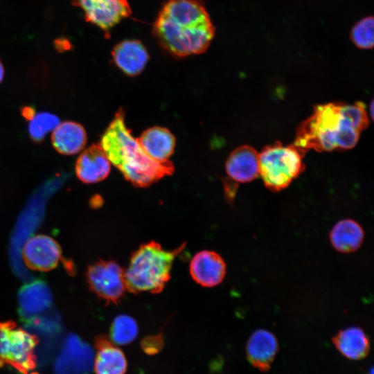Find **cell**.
Here are the masks:
<instances>
[{
	"mask_svg": "<svg viewBox=\"0 0 374 374\" xmlns=\"http://www.w3.org/2000/svg\"><path fill=\"white\" fill-rule=\"evenodd\" d=\"M61 256V249L57 242L45 235L30 238L23 249V257L26 265L38 271L52 269L57 265Z\"/></svg>",
	"mask_w": 374,
	"mask_h": 374,
	"instance_id": "30bf717a",
	"label": "cell"
},
{
	"mask_svg": "<svg viewBox=\"0 0 374 374\" xmlns=\"http://www.w3.org/2000/svg\"><path fill=\"white\" fill-rule=\"evenodd\" d=\"M184 246L166 250L154 241L141 244L132 254L124 271L127 291L132 294L162 292L171 277L173 262Z\"/></svg>",
	"mask_w": 374,
	"mask_h": 374,
	"instance_id": "277c9868",
	"label": "cell"
},
{
	"mask_svg": "<svg viewBox=\"0 0 374 374\" xmlns=\"http://www.w3.org/2000/svg\"><path fill=\"white\" fill-rule=\"evenodd\" d=\"M278 342L275 335L265 329L254 331L249 337L247 346V359L260 371L269 370L278 351Z\"/></svg>",
	"mask_w": 374,
	"mask_h": 374,
	"instance_id": "5bb4252c",
	"label": "cell"
},
{
	"mask_svg": "<svg viewBox=\"0 0 374 374\" xmlns=\"http://www.w3.org/2000/svg\"><path fill=\"white\" fill-rule=\"evenodd\" d=\"M87 278L92 291L108 303L117 304L127 291L124 270L112 260H100L91 265Z\"/></svg>",
	"mask_w": 374,
	"mask_h": 374,
	"instance_id": "52a82bcc",
	"label": "cell"
},
{
	"mask_svg": "<svg viewBox=\"0 0 374 374\" xmlns=\"http://www.w3.org/2000/svg\"><path fill=\"white\" fill-rule=\"evenodd\" d=\"M332 341L340 353L349 359H362L367 356L370 350L369 339L359 327L339 330Z\"/></svg>",
	"mask_w": 374,
	"mask_h": 374,
	"instance_id": "d6986e66",
	"label": "cell"
},
{
	"mask_svg": "<svg viewBox=\"0 0 374 374\" xmlns=\"http://www.w3.org/2000/svg\"><path fill=\"white\" fill-rule=\"evenodd\" d=\"M51 141L60 154L73 155L80 152L87 143V133L82 125L73 121L60 123L53 131Z\"/></svg>",
	"mask_w": 374,
	"mask_h": 374,
	"instance_id": "e0dca14e",
	"label": "cell"
},
{
	"mask_svg": "<svg viewBox=\"0 0 374 374\" xmlns=\"http://www.w3.org/2000/svg\"><path fill=\"white\" fill-rule=\"evenodd\" d=\"M51 301L50 293L41 283L25 287L20 296V303L26 314H34L46 308Z\"/></svg>",
	"mask_w": 374,
	"mask_h": 374,
	"instance_id": "44dd1931",
	"label": "cell"
},
{
	"mask_svg": "<svg viewBox=\"0 0 374 374\" xmlns=\"http://www.w3.org/2000/svg\"><path fill=\"white\" fill-rule=\"evenodd\" d=\"M96 355L93 369L96 374H124L127 361L123 353L109 339L99 337L96 341Z\"/></svg>",
	"mask_w": 374,
	"mask_h": 374,
	"instance_id": "ac0fdd59",
	"label": "cell"
},
{
	"mask_svg": "<svg viewBox=\"0 0 374 374\" xmlns=\"http://www.w3.org/2000/svg\"><path fill=\"white\" fill-rule=\"evenodd\" d=\"M72 3L81 8L87 22L106 33L123 19L132 15L127 0H72Z\"/></svg>",
	"mask_w": 374,
	"mask_h": 374,
	"instance_id": "9c48e42d",
	"label": "cell"
},
{
	"mask_svg": "<svg viewBox=\"0 0 374 374\" xmlns=\"http://www.w3.org/2000/svg\"><path fill=\"white\" fill-rule=\"evenodd\" d=\"M95 355L92 348L75 335L66 337L53 363L55 374H90Z\"/></svg>",
	"mask_w": 374,
	"mask_h": 374,
	"instance_id": "ba28073f",
	"label": "cell"
},
{
	"mask_svg": "<svg viewBox=\"0 0 374 374\" xmlns=\"http://www.w3.org/2000/svg\"><path fill=\"white\" fill-rule=\"evenodd\" d=\"M341 106L342 103L315 106L312 114L298 127L294 144L304 152L353 148L361 132L344 116Z\"/></svg>",
	"mask_w": 374,
	"mask_h": 374,
	"instance_id": "3957f363",
	"label": "cell"
},
{
	"mask_svg": "<svg viewBox=\"0 0 374 374\" xmlns=\"http://www.w3.org/2000/svg\"><path fill=\"white\" fill-rule=\"evenodd\" d=\"M55 46H57V48L58 50H65L68 49L70 46V43L68 40L64 39H57V42L55 43Z\"/></svg>",
	"mask_w": 374,
	"mask_h": 374,
	"instance_id": "4316f807",
	"label": "cell"
},
{
	"mask_svg": "<svg viewBox=\"0 0 374 374\" xmlns=\"http://www.w3.org/2000/svg\"><path fill=\"white\" fill-rule=\"evenodd\" d=\"M136 139L145 153L159 163L170 161L176 145V139L172 133L160 126L146 129Z\"/></svg>",
	"mask_w": 374,
	"mask_h": 374,
	"instance_id": "2e32d148",
	"label": "cell"
},
{
	"mask_svg": "<svg viewBox=\"0 0 374 374\" xmlns=\"http://www.w3.org/2000/svg\"><path fill=\"white\" fill-rule=\"evenodd\" d=\"M153 34L168 53L183 57L206 51L215 28L200 0H168L154 21Z\"/></svg>",
	"mask_w": 374,
	"mask_h": 374,
	"instance_id": "6da1fadb",
	"label": "cell"
},
{
	"mask_svg": "<svg viewBox=\"0 0 374 374\" xmlns=\"http://www.w3.org/2000/svg\"><path fill=\"white\" fill-rule=\"evenodd\" d=\"M351 38L353 42L361 48H371L373 45V18L366 17L353 28Z\"/></svg>",
	"mask_w": 374,
	"mask_h": 374,
	"instance_id": "cb8c5ba5",
	"label": "cell"
},
{
	"mask_svg": "<svg viewBox=\"0 0 374 374\" xmlns=\"http://www.w3.org/2000/svg\"><path fill=\"white\" fill-rule=\"evenodd\" d=\"M112 55L116 66L132 77L141 73L149 60L146 48L136 39H126L117 44L112 51Z\"/></svg>",
	"mask_w": 374,
	"mask_h": 374,
	"instance_id": "9a60e30c",
	"label": "cell"
},
{
	"mask_svg": "<svg viewBox=\"0 0 374 374\" xmlns=\"http://www.w3.org/2000/svg\"><path fill=\"white\" fill-rule=\"evenodd\" d=\"M136 321L125 314L117 316L111 326L110 337L113 343L126 345L132 342L138 335Z\"/></svg>",
	"mask_w": 374,
	"mask_h": 374,
	"instance_id": "7402d4cb",
	"label": "cell"
},
{
	"mask_svg": "<svg viewBox=\"0 0 374 374\" xmlns=\"http://www.w3.org/2000/svg\"><path fill=\"white\" fill-rule=\"evenodd\" d=\"M189 271L197 283L205 287H212L222 282L226 266L220 254L213 251L203 250L193 257Z\"/></svg>",
	"mask_w": 374,
	"mask_h": 374,
	"instance_id": "8fae6325",
	"label": "cell"
},
{
	"mask_svg": "<svg viewBox=\"0 0 374 374\" xmlns=\"http://www.w3.org/2000/svg\"><path fill=\"white\" fill-rule=\"evenodd\" d=\"M342 113L352 125L359 132L364 130L369 125V118L365 105L362 102L353 104L342 103Z\"/></svg>",
	"mask_w": 374,
	"mask_h": 374,
	"instance_id": "d4e9b609",
	"label": "cell"
},
{
	"mask_svg": "<svg viewBox=\"0 0 374 374\" xmlns=\"http://www.w3.org/2000/svg\"><path fill=\"white\" fill-rule=\"evenodd\" d=\"M38 338L12 321H0V367L8 366L21 374H37Z\"/></svg>",
	"mask_w": 374,
	"mask_h": 374,
	"instance_id": "8992f818",
	"label": "cell"
},
{
	"mask_svg": "<svg viewBox=\"0 0 374 374\" xmlns=\"http://www.w3.org/2000/svg\"><path fill=\"white\" fill-rule=\"evenodd\" d=\"M3 75H4V69H3V64H2L0 60V83L3 80Z\"/></svg>",
	"mask_w": 374,
	"mask_h": 374,
	"instance_id": "83f0119b",
	"label": "cell"
},
{
	"mask_svg": "<svg viewBox=\"0 0 374 374\" xmlns=\"http://www.w3.org/2000/svg\"><path fill=\"white\" fill-rule=\"evenodd\" d=\"M229 177L235 183H249L259 176L258 152L253 147L243 145L229 154L225 163Z\"/></svg>",
	"mask_w": 374,
	"mask_h": 374,
	"instance_id": "4fadbf2b",
	"label": "cell"
},
{
	"mask_svg": "<svg viewBox=\"0 0 374 374\" xmlns=\"http://www.w3.org/2000/svg\"><path fill=\"white\" fill-rule=\"evenodd\" d=\"M100 145L111 164L136 187H148L175 171L170 161L159 163L145 153L127 128L121 108L104 132Z\"/></svg>",
	"mask_w": 374,
	"mask_h": 374,
	"instance_id": "7a4b0ae2",
	"label": "cell"
},
{
	"mask_svg": "<svg viewBox=\"0 0 374 374\" xmlns=\"http://www.w3.org/2000/svg\"><path fill=\"white\" fill-rule=\"evenodd\" d=\"M303 152L294 144L276 142L265 146L258 153L259 175L265 187L272 192L288 187L305 168Z\"/></svg>",
	"mask_w": 374,
	"mask_h": 374,
	"instance_id": "5b68a950",
	"label": "cell"
},
{
	"mask_svg": "<svg viewBox=\"0 0 374 374\" xmlns=\"http://www.w3.org/2000/svg\"><path fill=\"white\" fill-rule=\"evenodd\" d=\"M364 231L362 226L352 219L339 221L331 229L330 241L335 250L348 253L357 251L362 245Z\"/></svg>",
	"mask_w": 374,
	"mask_h": 374,
	"instance_id": "ffe728a7",
	"label": "cell"
},
{
	"mask_svg": "<svg viewBox=\"0 0 374 374\" xmlns=\"http://www.w3.org/2000/svg\"><path fill=\"white\" fill-rule=\"evenodd\" d=\"M161 338H159L158 336L152 337L148 338L144 340L143 346L147 352H154V350L157 351L159 345H161Z\"/></svg>",
	"mask_w": 374,
	"mask_h": 374,
	"instance_id": "484cf974",
	"label": "cell"
},
{
	"mask_svg": "<svg viewBox=\"0 0 374 374\" xmlns=\"http://www.w3.org/2000/svg\"><path fill=\"white\" fill-rule=\"evenodd\" d=\"M111 170V163L98 144H93L84 150L75 163L78 178L86 184H93L106 179Z\"/></svg>",
	"mask_w": 374,
	"mask_h": 374,
	"instance_id": "7c38bea8",
	"label": "cell"
},
{
	"mask_svg": "<svg viewBox=\"0 0 374 374\" xmlns=\"http://www.w3.org/2000/svg\"><path fill=\"white\" fill-rule=\"evenodd\" d=\"M59 118L52 114L42 112L30 118L28 125L30 136L35 141H41L60 124Z\"/></svg>",
	"mask_w": 374,
	"mask_h": 374,
	"instance_id": "603a6c76",
	"label": "cell"
},
{
	"mask_svg": "<svg viewBox=\"0 0 374 374\" xmlns=\"http://www.w3.org/2000/svg\"><path fill=\"white\" fill-rule=\"evenodd\" d=\"M371 117L373 118V101L372 100L370 105Z\"/></svg>",
	"mask_w": 374,
	"mask_h": 374,
	"instance_id": "f1b7e54d",
	"label": "cell"
}]
</instances>
